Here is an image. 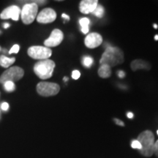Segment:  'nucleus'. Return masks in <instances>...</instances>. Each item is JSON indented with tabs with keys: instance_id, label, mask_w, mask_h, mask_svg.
<instances>
[{
	"instance_id": "f257e3e1",
	"label": "nucleus",
	"mask_w": 158,
	"mask_h": 158,
	"mask_svg": "<svg viewBox=\"0 0 158 158\" xmlns=\"http://www.w3.org/2000/svg\"><path fill=\"white\" fill-rule=\"evenodd\" d=\"M124 61V53L121 49L111 45L106 48L100 60V64H106L110 68L121 64Z\"/></svg>"
},
{
	"instance_id": "f03ea898",
	"label": "nucleus",
	"mask_w": 158,
	"mask_h": 158,
	"mask_svg": "<svg viewBox=\"0 0 158 158\" xmlns=\"http://www.w3.org/2000/svg\"><path fill=\"white\" fill-rule=\"evenodd\" d=\"M137 140L141 145L140 153L144 157H149L154 154V146H155V135L150 130H145L138 136Z\"/></svg>"
},
{
	"instance_id": "7ed1b4c3",
	"label": "nucleus",
	"mask_w": 158,
	"mask_h": 158,
	"mask_svg": "<svg viewBox=\"0 0 158 158\" xmlns=\"http://www.w3.org/2000/svg\"><path fill=\"white\" fill-rule=\"evenodd\" d=\"M27 3L23 5L22 10L21 11V19L23 23L25 24H30L35 21L37 18V11H38V5H45L47 2L46 1H30L26 2Z\"/></svg>"
},
{
	"instance_id": "20e7f679",
	"label": "nucleus",
	"mask_w": 158,
	"mask_h": 158,
	"mask_svg": "<svg viewBox=\"0 0 158 158\" xmlns=\"http://www.w3.org/2000/svg\"><path fill=\"white\" fill-rule=\"evenodd\" d=\"M55 62L51 59H44L37 62L34 66V72L40 79H48L52 76Z\"/></svg>"
},
{
	"instance_id": "39448f33",
	"label": "nucleus",
	"mask_w": 158,
	"mask_h": 158,
	"mask_svg": "<svg viewBox=\"0 0 158 158\" xmlns=\"http://www.w3.org/2000/svg\"><path fill=\"white\" fill-rule=\"evenodd\" d=\"M24 75V71L19 67H12L10 68L2 74L0 76V83L5 84L7 81H18L23 78Z\"/></svg>"
},
{
	"instance_id": "423d86ee",
	"label": "nucleus",
	"mask_w": 158,
	"mask_h": 158,
	"mask_svg": "<svg viewBox=\"0 0 158 158\" xmlns=\"http://www.w3.org/2000/svg\"><path fill=\"white\" fill-rule=\"evenodd\" d=\"M60 91V86L57 84L51 82H40L37 85V92L43 97L54 96Z\"/></svg>"
},
{
	"instance_id": "0eeeda50",
	"label": "nucleus",
	"mask_w": 158,
	"mask_h": 158,
	"mask_svg": "<svg viewBox=\"0 0 158 158\" xmlns=\"http://www.w3.org/2000/svg\"><path fill=\"white\" fill-rule=\"evenodd\" d=\"M28 55L31 58L38 60L48 59L52 54V51L49 48L40 45H34L28 49Z\"/></svg>"
},
{
	"instance_id": "6e6552de",
	"label": "nucleus",
	"mask_w": 158,
	"mask_h": 158,
	"mask_svg": "<svg viewBox=\"0 0 158 158\" xmlns=\"http://www.w3.org/2000/svg\"><path fill=\"white\" fill-rule=\"evenodd\" d=\"M64 35L60 29H55L52 31L50 36L44 41L45 47L50 48L51 47H56L62 42Z\"/></svg>"
},
{
	"instance_id": "1a4fd4ad",
	"label": "nucleus",
	"mask_w": 158,
	"mask_h": 158,
	"mask_svg": "<svg viewBox=\"0 0 158 158\" xmlns=\"http://www.w3.org/2000/svg\"><path fill=\"white\" fill-rule=\"evenodd\" d=\"M56 19V13L54 9L45 8L41 10L40 13L37 15V22L41 23H52Z\"/></svg>"
},
{
	"instance_id": "9d476101",
	"label": "nucleus",
	"mask_w": 158,
	"mask_h": 158,
	"mask_svg": "<svg viewBox=\"0 0 158 158\" xmlns=\"http://www.w3.org/2000/svg\"><path fill=\"white\" fill-rule=\"evenodd\" d=\"M21 10L16 5H12L4 10L0 14L2 19H12L13 21H18L19 19V15H21Z\"/></svg>"
},
{
	"instance_id": "9b49d317",
	"label": "nucleus",
	"mask_w": 158,
	"mask_h": 158,
	"mask_svg": "<svg viewBox=\"0 0 158 158\" xmlns=\"http://www.w3.org/2000/svg\"><path fill=\"white\" fill-rule=\"evenodd\" d=\"M102 43V37L99 33L92 32L85 37V45L89 48H95Z\"/></svg>"
},
{
	"instance_id": "f8f14e48",
	"label": "nucleus",
	"mask_w": 158,
	"mask_h": 158,
	"mask_svg": "<svg viewBox=\"0 0 158 158\" xmlns=\"http://www.w3.org/2000/svg\"><path fill=\"white\" fill-rule=\"evenodd\" d=\"M98 5V0H82L79 5V10L83 14H89L93 13Z\"/></svg>"
},
{
	"instance_id": "ddd939ff",
	"label": "nucleus",
	"mask_w": 158,
	"mask_h": 158,
	"mask_svg": "<svg viewBox=\"0 0 158 158\" xmlns=\"http://www.w3.org/2000/svg\"><path fill=\"white\" fill-rule=\"evenodd\" d=\"M130 68H131L132 70L136 71L138 70H149L152 67L150 63L147 62V61L143 60V59H135L131 62Z\"/></svg>"
},
{
	"instance_id": "4468645a",
	"label": "nucleus",
	"mask_w": 158,
	"mask_h": 158,
	"mask_svg": "<svg viewBox=\"0 0 158 158\" xmlns=\"http://www.w3.org/2000/svg\"><path fill=\"white\" fill-rule=\"evenodd\" d=\"M98 75L102 78H108L111 76V69L106 64H100L98 70Z\"/></svg>"
},
{
	"instance_id": "2eb2a0df",
	"label": "nucleus",
	"mask_w": 158,
	"mask_h": 158,
	"mask_svg": "<svg viewBox=\"0 0 158 158\" xmlns=\"http://www.w3.org/2000/svg\"><path fill=\"white\" fill-rule=\"evenodd\" d=\"M15 58L13 57V58H8V57L4 56H0V65L3 68H9L11 66L13 63L15 62Z\"/></svg>"
},
{
	"instance_id": "dca6fc26",
	"label": "nucleus",
	"mask_w": 158,
	"mask_h": 158,
	"mask_svg": "<svg viewBox=\"0 0 158 158\" xmlns=\"http://www.w3.org/2000/svg\"><path fill=\"white\" fill-rule=\"evenodd\" d=\"M92 13H93V15H95L96 17L101 19V18H102V17L104 16V14H105V9H104V7H102V5H98V6H97L96 9L94 10V12Z\"/></svg>"
},
{
	"instance_id": "f3484780",
	"label": "nucleus",
	"mask_w": 158,
	"mask_h": 158,
	"mask_svg": "<svg viewBox=\"0 0 158 158\" xmlns=\"http://www.w3.org/2000/svg\"><path fill=\"white\" fill-rule=\"evenodd\" d=\"M93 62H94L93 59H92V57H91L89 56H84V58H83L82 64L84 65L85 68H91L92 64H93Z\"/></svg>"
},
{
	"instance_id": "a211bd4d",
	"label": "nucleus",
	"mask_w": 158,
	"mask_h": 158,
	"mask_svg": "<svg viewBox=\"0 0 158 158\" xmlns=\"http://www.w3.org/2000/svg\"><path fill=\"white\" fill-rule=\"evenodd\" d=\"M4 88L7 92H13L15 89V86L14 82L12 81H7L4 84Z\"/></svg>"
},
{
	"instance_id": "6ab92c4d",
	"label": "nucleus",
	"mask_w": 158,
	"mask_h": 158,
	"mask_svg": "<svg viewBox=\"0 0 158 158\" xmlns=\"http://www.w3.org/2000/svg\"><path fill=\"white\" fill-rule=\"evenodd\" d=\"M79 23H80L81 27H89V25L90 24V20L87 19V18H82L79 21Z\"/></svg>"
},
{
	"instance_id": "aec40b11",
	"label": "nucleus",
	"mask_w": 158,
	"mask_h": 158,
	"mask_svg": "<svg viewBox=\"0 0 158 158\" xmlns=\"http://www.w3.org/2000/svg\"><path fill=\"white\" fill-rule=\"evenodd\" d=\"M131 147L133 149H136L138 150H141V145L140 143V142L138 141L137 139L136 140H133L131 143Z\"/></svg>"
},
{
	"instance_id": "412c9836",
	"label": "nucleus",
	"mask_w": 158,
	"mask_h": 158,
	"mask_svg": "<svg viewBox=\"0 0 158 158\" xmlns=\"http://www.w3.org/2000/svg\"><path fill=\"white\" fill-rule=\"evenodd\" d=\"M19 49H20L19 45H18V44H15V45H13V46L11 48L10 50L9 54H17V53H19Z\"/></svg>"
},
{
	"instance_id": "4be33fe9",
	"label": "nucleus",
	"mask_w": 158,
	"mask_h": 158,
	"mask_svg": "<svg viewBox=\"0 0 158 158\" xmlns=\"http://www.w3.org/2000/svg\"><path fill=\"white\" fill-rule=\"evenodd\" d=\"M81 76V73L80 72H79L78 70H73L72 73V77L73 78L75 79V80H77V79H78L80 78Z\"/></svg>"
},
{
	"instance_id": "5701e85b",
	"label": "nucleus",
	"mask_w": 158,
	"mask_h": 158,
	"mask_svg": "<svg viewBox=\"0 0 158 158\" xmlns=\"http://www.w3.org/2000/svg\"><path fill=\"white\" fill-rule=\"evenodd\" d=\"M114 121L118 126H121V127H124V123L122 121V120L118 119V118H114Z\"/></svg>"
},
{
	"instance_id": "b1692460",
	"label": "nucleus",
	"mask_w": 158,
	"mask_h": 158,
	"mask_svg": "<svg viewBox=\"0 0 158 158\" xmlns=\"http://www.w3.org/2000/svg\"><path fill=\"white\" fill-rule=\"evenodd\" d=\"M1 108H2V109L3 110H5V111H6V110H7L9 109V104L7 103V102H4L2 104Z\"/></svg>"
},
{
	"instance_id": "393cba45",
	"label": "nucleus",
	"mask_w": 158,
	"mask_h": 158,
	"mask_svg": "<svg viewBox=\"0 0 158 158\" xmlns=\"http://www.w3.org/2000/svg\"><path fill=\"white\" fill-rule=\"evenodd\" d=\"M154 153L158 157V140L155 142V146H154Z\"/></svg>"
},
{
	"instance_id": "a878e982",
	"label": "nucleus",
	"mask_w": 158,
	"mask_h": 158,
	"mask_svg": "<svg viewBox=\"0 0 158 158\" xmlns=\"http://www.w3.org/2000/svg\"><path fill=\"white\" fill-rule=\"evenodd\" d=\"M117 76L119 77L120 78H123L125 77V73L122 70H119L117 72Z\"/></svg>"
},
{
	"instance_id": "bb28decb",
	"label": "nucleus",
	"mask_w": 158,
	"mask_h": 158,
	"mask_svg": "<svg viewBox=\"0 0 158 158\" xmlns=\"http://www.w3.org/2000/svg\"><path fill=\"white\" fill-rule=\"evenodd\" d=\"M89 27H82L81 28V31L83 34H87L89 32Z\"/></svg>"
},
{
	"instance_id": "cd10ccee",
	"label": "nucleus",
	"mask_w": 158,
	"mask_h": 158,
	"mask_svg": "<svg viewBox=\"0 0 158 158\" xmlns=\"http://www.w3.org/2000/svg\"><path fill=\"white\" fill-rule=\"evenodd\" d=\"M62 17L63 18V19H66L67 21H69V20H70V16H69V15H68L67 14H64V13H63V14L62 15Z\"/></svg>"
},
{
	"instance_id": "c85d7f7f",
	"label": "nucleus",
	"mask_w": 158,
	"mask_h": 158,
	"mask_svg": "<svg viewBox=\"0 0 158 158\" xmlns=\"http://www.w3.org/2000/svg\"><path fill=\"white\" fill-rule=\"evenodd\" d=\"M133 114L132 113V112H128V113L127 114V116L129 118H133Z\"/></svg>"
},
{
	"instance_id": "c756f323",
	"label": "nucleus",
	"mask_w": 158,
	"mask_h": 158,
	"mask_svg": "<svg viewBox=\"0 0 158 158\" xmlns=\"http://www.w3.org/2000/svg\"><path fill=\"white\" fill-rule=\"evenodd\" d=\"M9 27H10V24L8 23H4V28L5 29H7V28H9Z\"/></svg>"
},
{
	"instance_id": "7c9ffc66",
	"label": "nucleus",
	"mask_w": 158,
	"mask_h": 158,
	"mask_svg": "<svg viewBox=\"0 0 158 158\" xmlns=\"http://www.w3.org/2000/svg\"><path fill=\"white\" fill-rule=\"evenodd\" d=\"M155 40H158V35H155Z\"/></svg>"
},
{
	"instance_id": "2f4dec72",
	"label": "nucleus",
	"mask_w": 158,
	"mask_h": 158,
	"mask_svg": "<svg viewBox=\"0 0 158 158\" xmlns=\"http://www.w3.org/2000/svg\"><path fill=\"white\" fill-rule=\"evenodd\" d=\"M68 78H67V77H64V81H68Z\"/></svg>"
},
{
	"instance_id": "473e14b6",
	"label": "nucleus",
	"mask_w": 158,
	"mask_h": 158,
	"mask_svg": "<svg viewBox=\"0 0 158 158\" xmlns=\"http://www.w3.org/2000/svg\"><path fill=\"white\" fill-rule=\"evenodd\" d=\"M154 28L157 29V24H154Z\"/></svg>"
},
{
	"instance_id": "72a5a7b5",
	"label": "nucleus",
	"mask_w": 158,
	"mask_h": 158,
	"mask_svg": "<svg viewBox=\"0 0 158 158\" xmlns=\"http://www.w3.org/2000/svg\"><path fill=\"white\" fill-rule=\"evenodd\" d=\"M157 135H158V130H157Z\"/></svg>"
},
{
	"instance_id": "f704fd0d",
	"label": "nucleus",
	"mask_w": 158,
	"mask_h": 158,
	"mask_svg": "<svg viewBox=\"0 0 158 158\" xmlns=\"http://www.w3.org/2000/svg\"><path fill=\"white\" fill-rule=\"evenodd\" d=\"M0 50H1V48H0Z\"/></svg>"
}]
</instances>
